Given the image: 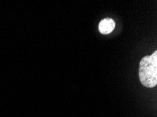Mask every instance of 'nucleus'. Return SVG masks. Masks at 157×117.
<instances>
[{"label": "nucleus", "instance_id": "f03ea898", "mask_svg": "<svg viewBox=\"0 0 157 117\" xmlns=\"http://www.w3.org/2000/svg\"><path fill=\"white\" fill-rule=\"evenodd\" d=\"M116 26L114 20L111 18H105L100 21L99 24V30L101 34L108 35L112 32Z\"/></svg>", "mask_w": 157, "mask_h": 117}, {"label": "nucleus", "instance_id": "f257e3e1", "mask_svg": "<svg viewBox=\"0 0 157 117\" xmlns=\"http://www.w3.org/2000/svg\"><path fill=\"white\" fill-rule=\"evenodd\" d=\"M140 80L144 86L153 88L157 84V51L142 58L139 69Z\"/></svg>", "mask_w": 157, "mask_h": 117}]
</instances>
